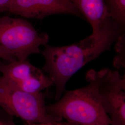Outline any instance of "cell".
I'll list each match as a JSON object with an SVG mask.
<instances>
[{"instance_id":"1","label":"cell","mask_w":125,"mask_h":125,"mask_svg":"<svg viewBox=\"0 0 125 125\" xmlns=\"http://www.w3.org/2000/svg\"><path fill=\"white\" fill-rule=\"evenodd\" d=\"M124 30L110 19L100 31L92 33L76 43L59 47L45 46L41 52L45 59L42 69L52 80L56 89V100L60 98L67 82L72 76L87 63L110 49Z\"/></svg>"},{"instance_id":"2","label":"cell","mask_w":125,"mask_h":125,"mask_svg":"<svg viewBox=\"0 0 125 125\" xmlns=\"http://www.w3.org/2000/svg\"><path fill=\"white\" fill-rule=\"evenodd\" d=\"M102 70H89L86 75L88 84L66 92L56 103L46 106L50 114L78 125H111L104 112L99 93Z\"/></svg>"},{"instance_id":"3","label":"cell","mask_w":125,"mask_h":125,"mask_svg":"<svg viewBox=\"0 0 125 125\" xmlns=\"http://www.w3.org/2000/svg\"><path fill=\"white\" fill-rule=\"evenodd\" d=\"M0 107L27 123L59 122L62 119L50 114L41 92L29 93L16 88L0 76Z\"/></svg>"},{"instance_id":"4","label":"cell","mask_w":125,"mask_h":125,"mask_svg":"<svg viewBox=\"0 0 125 125\" xmlns=\"http://www.w3.org/2000/svg\"><path fill=\"white\" fill-rule=\"evenodd\" d=\"M49 40L48 34L38 32L26 20L0 17V46L18 60H26L31 55L40 53V46L48 45Z\"/></svg>"},{"instance_id":"5","label":"cell","mask_w":125,"mask_h":125,"mask_svg":"<svg viewBox=\"0 0 125 125\" xmlns=\"http://www.w3.org/2000/svg\"><path fill=\"white\" fill-rule=\"evenodd\" d=\"M99 93L111 125H125V77L118 71L102 69Z\"/></svg>"},{"instance_id":"6","label":"cell","mask_w":125,"mask_h":125,"mask_svg":"<svg viewBox=\"0 0 125 125\" xmlns=\"http://www.w3.org/2000/svg\"><path fill=\"white\" fill-rule=\"evenodd\" d=\"M0 74L16 88L29 93L41 92L53 85L49 76L27 60L7 62L0 60Z\"/></svg>"},{"instance_id":"7","label":"cell","mask_w":125,"mask_h":125,"mask_svg":"<svg viewBox=\"0 0 125 125\" xmlns=\"http://www.w3.org/2000/svg\"><path fill=\"white\" fill-rule=\"evenodd\" d=\"M3 11L37 19L61 13L83 17L69 0H9Z\"/></svg>"},{"instance_id":"8","label":"cell","mask_w":125,"mask_h":125,"mask_svg":"<svg viewBox=\"0 0 125 125\" xmlns=\"http://www.w3.org/2000/svg\"><path fill=\"white\" fill-rule=\"evenodd\" d=\"M83 17L89 21L92 33L100 31L104 24L111 19L104 0H69Z\"/></svg>"},{"instance_id":"9","label":"cell","mask_w":125,"mask_h":125,"mask_svg":"<svg viewBox=\"0 0 125 125\" xmlns=\"http://www.w3.org/2000/svg\"><path fill=\"white\" fill-rule=\"evenodd\" d=\"M112 20L125 29V0H104Z\"/></svg>"},{"instance_id":"10","label":"cell","mask_w":125,"mask_h":125,"mask_svg":"<svg viewBox=\"0 0 125 125\" xmlns=\"http://www.w3.org/2000/svg\"><path fill=\"white\" fill-rule=\"evenodd\" d=\"M2 58L7 62H11L17 60L9 51L0 46V59Z\"/></svg>"},{"instance_id":"11","label":"cell","mask_w":125,"mask_h":125,"mask_svg":"<svg viewBox=\"0 0 125 125\" xmlns=\"http://www.w3.org/2000/svg\"><path fill=\"white\" fill-rule=\"evenodd\" d=\"M9 0H0V12L3 11L5 7L8 4Z\"/></svg>"},{"instance_id":"12","label":"cell","mask_w":125,"mask_h":125,"mask_svg":"<svg viewBox=\"0 0 125 125\" xmlns=\"http://www.w3.org/2000/svg\"><path fill=\"white\" fill-rule=\"evenodd\" d=\"M61 122V121H60ZM26 125H61L60 122L55 123H27Z\"/></svg>"},{"instance_id":"13","label":"cell","mask_w":125,"mask_h":125,"mask_svg":"<svg viewBox=\"0 0 125 125\" xmlns=\"http://www.w3.org/2000/svg\"><path fill=\"white\" fill-rule=\"evenodd\" d=\"M2 125H16L11 120H8L4 122H1Z\"/></svg>"},{"instance_id":"14","label":"cell","mask_w":125,"mask_h":125,"mask_svg":"<svg viewBox=\"0 0 125 125\" xmlns=\"http://www.w3.org/2000/svg\"><path fill=\"white\" fill-rule=\"evenodd\" d=\"M60 124L61 125H78L72 124L69 123H68L67 122H60Z\"/></svg>"},{"instance_id":"15","label":"cell","mask_w":125,"mask_h":125,"mask_svg":"<svg viewBox=\"0 0 125 125\" xmlns=\"http://www.w3.org/2000/svg\"><path fill=\"white\" fill-rule=\"evenodd\" d=\"M0 125H2V123H1V121H0Z\"/></svg>"}]
</instances>
